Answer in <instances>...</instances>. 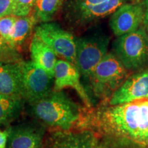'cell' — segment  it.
I'll list each match as a JSON object with an SVG mask.
<instances>
[{"mask_svg": "<svg viewBox=\"0 0 148 148\" xmlns=\"http://www.w3.org/2000/svg\"><path fill=\"white\" fill-rule=\"evenodd\" d=\"M112 53L128 71H138L148 66V34L143 25L134 32L116 37Z\"/></svg>", "mask_w": 148, "mask_h": 148, "instance_id": "cell-3", "label": "cell"}, {"mask_svg": "<svg viewBox=\"0 0 148 148\" xmlns=\"http://www.w3.org/2000/svg\"><path fill=\"white\" fill-rule=\"evenodd\" d=\"M8 148H41L45 129L35 122H24L9 127Z\"/></svg>", "mask_w": 148, "mask_h": 148, "instance_id": "cell-10", "label": "cell"}, {"mask_svg": "<svg viewBox=\"0 0 148 148\" xmlns=\"http://www.w3.org/2000/svg\"><path fill=\"white\" fill-rule=\"evenodd\" d=\"M63 0H36L34 5V16L36 21L47 23L59 10Z\"/></svg>", "mask_w": 148, "mask_h": 148, "instance_id": "cell-18", "label": "cell"}, {"mask_svg": "<svg viewBox=\"0 0 148 148\" xmlns=\"http://www.w3.org/2000/svg\"><path fill=\"white\" fill-rule=\"evenodd\" d=\"M21 97L29 104L47 95L51 91V77L45 70L32 61L18 62Z\"/></svg>", "mask_w": 148, "mask_h": 148, "instance_id": "cell-6", "label": "cell"}, {"mask_svg": "<svg viewBox=\"0 0 148 148\" xmlns=\"http://www.w3.org/2000/svg\"><path fill=\"white\" fill-rule=\"evenodd\" d=\"M45 148H99L93 133L88 130L69 132L57 131L45 141Z\"/></svg>", "mask_w": 148, "mask_h": 148, "instance_id": "cell-12", "label": "cell"}, {"mask_svg": "<svg viewBox=\"0 0 148 148\" xmlns=\"http://www.w3.org/2000/svg\"><path fill=\"white\" fill-rule=\"evenodd\" d=\"M104 0H66L64 4V16L68 21L82 11L102 2Z\"/></svg>", "mask_w": 148, "mask_h": 148, "instance_id": "cell-19", "label": "cell"}, {"mask_svg": "<svg viewBox=\"0 0 148 148\" xmlns=\"http://www.w3.org/2000/svg\"><path fill=\"white\" fill-rule=\"evenodd\" d=\"M128 76V71L119 59L112 52H108L94 69L88 83L95 97L106 100L110 99Z\"/></svg>", "mask_w": 148, "mask_h": 148, "instance_id": "cell-4", "label": "cell"}, {"mask_svg": "<svg viewBox=\"0 0 148 148\" xmlns=\"http://www.w3.org/2000/svg\"><path fill=\"white\" fill-rule=\"evenodd\" d=\"M80 75L77 66L64 60H57L54 69V90H61L71 87L77 92L86 107L90 108L91 101L87 92L80 82Z\"/></svg>", "mask_w": 148, "mask_h": 148, "instance_id": "cell-11", "label": "cell"}, {"mask_svg": "<svg viewBox=\"0 0 148 148\" xmlns=\"http://www.w3.org/2000/svg\"><path fill=\"white\" fill-rule=\"evenodd\" d=\"M110 37L97 32L75 38V65L86 81H89L94 69L108 53Z\"/></svg>", "mask_w": 148, "mask_h": 148, "instance_id": "cell-5", "label": "cell"}, {"mask_svg": "<svg viewBox=\"0 0 148 148\" xmlns=\"http://www.w3.org/2000/svg\"><path fill=\"white\" fill-rule=\"evenodd\" d=\"M135 1H141V0H135Z\"/></svg>", "mask_w": 148, "mask_h": 148, "instance_id": "cell-27", "label": "cell"}, {"mask_svg": "<svg viewBox=\"0 0 148 148\" xmlns=\"http://www.w3.org/2000/svg\"><path fill=\"white\" fill-rule=\"evenodd\" d=\"M135 0H104L102 2L82 11L69 21L77 27H82L110 15L122 5Z\"/></svg>", "mask_w": 148, "mask_h": 148, "instance_id": "cell-13", "label": "cell"}, {"mask_svg": "<svg viewBox=\"0 0 148 148\" xmlns=\"http://www.w3.org/2000/svg\"><path fill=\"white\" fill-rule=\"evenodd\" d=\"M18 55L16 53V49L12 47L5 41L0 36V62L12 63L16 62Z\"/></svg>", "mask_w": 148, "mask_h": 148, "instance_id": "cell-21", "label": "cell"}, {"mask_svg": "<svg viewBox=\"0 0 148 148\" xmlns=\"http://www.w3.org/2000/svg\"><path fill=\"white\" fill-rule=\"evenodd\" d=\"M0 94L22 99L18 62H0Z\"/></svg>", "mask_w": 148, "mask_h": 148, "instance_id": "cell-15", "label": "cell"}, {"mask_svg": "<svg viewBox=\"0 0 148 148\" xmlns=\"http://www.w3.org/2000/svg\"><path fill=\"white\" fill-rule=\"evenodd\" d=\"M16 18V16L12 14L0 18V36L10 46V36Z\"/></svg>", "mask_w": 148, "mask_h": 148, "instance_id": "cell-20", "label": "cell"}, {"mask_svg": "<svg viewBox=\"0 0 148 148\" xmlns=\"http://www.w3.org/2000/svg\"><path fill=\"white\" fill-rule=\"evenodd\" d=\"M23 101L21 98L0 94V126L8 125L19 115Z\"/></svg>", "mask_w": 148, "mask_h": 148, "instance_id": "cell-16", "label": "cell"}, {"mask_svg": "<svg viewBox=\"0 0 148 148\" xmlns=\"http://www.w3.org/2000/svg\"><path fill=\"white\" fill-rule=\"evenodd\" d=\"M145 8V15L143 23V26L145 27L146 32L148 34V0H141Z\"/></svg>", "mask_w": 148, "mask_h": 148, "instance_id": "cell-25", "label": "cell"}, {"mask_svg": "<svg viewBox=\"0 0 148 148\" xmlns=\"http://www.w3.org/2000/svg\"><path fill=\"white\" fill-rule=\"evenodd\" d=\"M97 121L112 137L148 146V99L101 108Z\"/></svg>", "mask_w": 148, "mask_h": 148, "instance_id": "cell-1", "label": "cell"}, {"mask_svg": "<svg viewBox=\"0 0 148 148\" xmlns=\"http://www.w3.org/2000/svg\"><path fill=\"white\" fill-rule=\"evenodd\" d=\"M36 0H14L12 15L26 16L30 14Z\"/></svg>", "mask_w": 148, "mask_h": 148, "instance_id": "cell-22", "label": "cell"}, {"mask_svg": "<svg viewBox=\"0 0 148 148\" xmlns=\"http://www.w3.org/2000/svg\"><path fill=\"white\" fill-rule=\"evenodd\" d=\"M36 22L34 15H30V14L26 16H16L10 36L11 47L16 49V47L21 45L31 32Z\"/></svg>", "mask_w": 148, "mask_h": 148, "instance_id": "cell-17", "label": "cell"}, {"mask_svg": "<svg viewBox=\"0 0 148 148\" xmlns=\"http://www.w3.org/2000/svg\"><path fill=\"white\" fill-rule=\"evenodd\" d=\"M148 99V68L136 71L126 78L109 99L110 106Z\"/></svg>", "mask_w": 148, "mask_h": 148, "instance_id": "cell-9", "label": "cell"}, {"mask_svg": "<svg viewBox=\"0 0 148 148\" xmlns=\"http://www.w3.org/2000/svg\"><path fill=\"white\" fill-rule=\"evenodd\" d=\"M35 34L49 45L56 56L75 65V42L71 33L58 24L47 22L36 27Z\"/></svg>", "mask_w": 148, "mask_h": 148, "instance_id": "cell-7", "label": "cell"}, {"mask_svg": "<svg viewBox=\"0 0 148 148\" xmlns=\"http://www.w3.org/2000/svg\"><path fill=\"white\" fill-rule=\"evenodd\" d=\"M144 15L145 8L142 1L126 3L110 14L109 25L114 36H123L142 26Z\"/></svg>", "mask_w": 148, "mask_h": 148, "instance_id": "cell-8", "label": "cell"}, {"mask_svg": "<svg viewBox=\"0 0 148 148\" xmlns=\"http://www.w3.org/2000/svg\"><path fill=\"white\" fill-rule=\"evenodd\" d=\"M99 148H118V145L115 147H114V145H109L108 143V144H106V145H102L100 147H99Z\"/></svg>", "mask_w": 148, "mask_h": 148, "instance_id": "cell-26", "label": "cell"}, {"mask_svg": "<svg viewBox=\"0 0 148 148\" xmlns=\"http://www.w3.org/2000/svg\"><path fill=\"white\" fill-rule=\"evenodd\" d=\"M14 0H0V18L12 14Z\"/></svg>", "mask_w": 148, "mask_h": 148, "instance_id": "cell-23", "label": "cell"}, {"mask_svg": "<svg viewBox=\"0 0 148 148\" xmlns=\"http://www.w3.org/2000/svg\"><path fill=\"white\" fill-rule=\"evenodd\" d=\"M34 116L46 125L69 130L79 121V107L62 90H53L30 103Z\"/></svg>", "mask_w": 148, "mask_h": 148, "instance_id": "cell-2", "label": "cell"}, {"mask_svg": "<svg viewBox=\"0 0 148 148\" xmlns=\"http://www.w3.org/2000/svg\"><path fill=\"white\" fill-rule=\"evenodd\" d=\"M30 53L32 62L48 73L51 78L54 77L56 63V54L49 45L34 34L30 44Z\"/></svg>", "mask_w": 148, "mask_h": 148, "instance_id": "cell-14", "label": "cell"}, {"mask_svg": "<svg viewBox=\"0 0 148 148\" xmlns=\"http://www.w3.org/2000/svg\"><path fill=\"white\" fill-rule=\"evenodd\" d=\"M8 131H1L0 130V148L6 147L7 143H8Z\"/></svg>", "mask_w": 148, "mask_h": 148, "instance_id": "cell-24", "label": "cell"}]
</instances>
